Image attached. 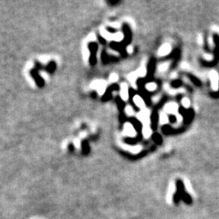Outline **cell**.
Returning <instances> with one entry per match:
<instances>
[{
	"mask_svg": "<svg viewBox=\"0 0 219 219\" xmlns=\"http://www.w3.org/2000/svg\"><path fill=\"white\" fill-rule=\"evenodd\" d=\"M183 104H184V107H189V105H190V103H189V100H187V99H184L183 100Z\"/></svg>",
	"mask_w": 219,
	"mask_h": 219,
	"instance_id": "cell-13",
	"label": "cell"
},
{
	"mask_svg": "<svg viewBox=\"0 0 219 219\" xmlns=\"http://www.w3.org/2000/svg\"><path fill=\"white\" fill-rule=\"evenodd\" d=\"M28 73L32 77V79L34 80L36 85L38 88H40V89L44 88V86H45V80H44V79L40 76L39 71H38L36 69H31V70H29V72Z\"/></svg>",
	"mask_w": 219,
	"mask_h": 219,
	"instance_id": "cell-1",
	"label": "cell"
},
{
	"mask_svg": "<svg viewBox=\"0 0 219 219\" xmlns=\"http://www.w3.org/2000/svg\"><path fill=\"white\" fill-rule=\"evenodd\" d=\"M145 89L150 91V92H152V91H154L156 89V84L155 83H153V82H150V83H147L145 85Z\"/></svg>",
	"mask_w": 219,
	"mask_h": 219,
	"instance_id": "cell-12",
	"label": "cell"
},
{
	"mask_svg": "<svg viewBox=\"0 0 219 219\" xmlns=\"http://www.w3.org/2000/svg\"><path fill=\"white\" fill-rule=\"evenodd\" d=\"M56 69H57V64L54 60H51L47 65H45V70L49 74H53L55 72Z\"/></svg>",
	"mask_w": 219,
	"mask_h": 219,
	"instance_id": "cell-2",
	"label": "cell"
},
{
	"mask_svg": "<svg viewBox=\"0 0 219 219\" xmlns=\"http://www.w3.org/2000/svg\"><path fill=\"white\" fill-rule=\"evenodd\" d=\"M181 199H183L186 204H188V205H190L191 203H192V198H191V196L188 194H186V193H184L182 195H181Z\"/></svg>",
	"mask_w": 219,
	"mask_h": 219,
	"instance_id": "cell-10",
	"label": "cell"
},
{
	"mask_svg": "<svg viewBox=\"0 0 219 219\" xmlns=\"http://www.w3.org/2000/svg\"><path fill=\"white\" fill-rule=\"evenodd\" d=\"M210 79H211V85L213 86L214 89H216L217 83H218V76H217V74L215 72H211Z\"/></svg>",
	"mask_w": 219,
	"mask_h": 219,
	"instance_id": "cell-4",
	"label": "cell"
},
{
	"mask_svg": "<svg viewBox=\"0 0 219 219\" xmlns=\"http://www.w3.org/2000/svg\"><path fill=\"white\" fill-rule=\"evenodd\" d=\"M124 131H125V134L127 135H130V136H134L135 134V130L134 128V126L130 124V123H126L124 125Z\"/></svg>",
	"mask_w": 219,
	"mask_h": 219,
	"instance_id": "cell-3",
	"label": "cell"
},
{
	"mask_svg": "<svg viewBox=\"0 0 219 219\" xmlns=\"http://www.w3.org/2000/svg\"><path fill=\"white\" fill-rule=\"evenodd\" d=\"M34 69H36L38 71L45 70V65H43L42 63H40V62L38 61V60H35V61H34Z\"/></svg>",
	"mask_w": 219,
	"mask_h": 219,
	"instance_id": "cell-7",
	"label": "cell"
},
{
	"mask_svg": "<svg viewBox=\"0 0 219 219\" xmlns=\"http://www.w3.org/2000/svg\"><path fill=\"white\" fill-rule=\"evenodd\" d=\"M171 50V48L170 46L168 45V44H164V45H163L159 50V54L162 55V56H164V55H167Z\"/></svg>",
	"mask_w": 219,
	"mask_h": 219,
	"instance_id": "cell-5",
	"label": "cell"
},
{
	"mask_svg": "<svg viewBox=\"0 0 219 219\" xmlns=\"http://www.w3.org/2000/svg\"><path fill=\"white\" fill-rule=\"evenodd\" d=\"M95 89L100 92V93H102L104 89H105V83L102 82V81H95Z\"/></svg>",
	"mask_w": 219,
	"mask_h": 219,
	"instance_id": "cell-6",
	"label": "cell"
},
{
	"mask_svg": "<svg viewBox=\"0 0 219 219\" xmlns=\"http://www.w3.org/2000/svg\"><path fill=\"white\" fill-rule=\"evenodd\" d=\"M121 95H122V97L123 100H127V98H128V89H127V86L125 84H123L122 86Z\"/></svg>",
	"mask_w": 219,
	"mask_h": 219,
	"instance_id": "cell-8",
	"label": "cell"
},
{
	"mask_svg": "<svg viewBox=\"0 0 219 219\" xmlns=\"http://www.w3.org/2000/svg\"><path fill=\"white\" fill-rule=\"evenodd\" d=\"M134 103H135V105L137 106V107H139L140 109H142V108H143V106H144V103H143V101H142V100L139 97V96H135L134 98Z\"/></svg>",
	"mask_w": 219,
	"mask_h": 219,
	"instance_id": "cell-9",
	"label": "cell"
},
{
	"mask_svg": "<svg viewBox=\"0 0 219 219\" xmlns=\"http://www.w3.org/2000/svg\"><path fill=\"white\" fill-rule=\"evenodd\" d=\"M166 111L168 112H175V111H176V104H174V103H169L167 106H166Z\"/></svg>",
	"mask_w": 219,
	"mask_h": 219,
	"instance_id": "cell-11",
	"label": "cell"
}]
</instances>
